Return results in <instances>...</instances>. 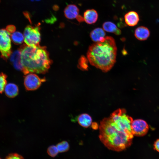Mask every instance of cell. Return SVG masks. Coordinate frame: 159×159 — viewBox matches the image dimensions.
I'll use <instances>...</instances> for the list:
<instances>
[{
  "label": "cell",
  "mask_w": 159,
  "mask_h": 159,
  "mask_svg": "<svg viewBox=\"0 0 159 159\" xmlns=\"http://www.w3.org/2000/svg\"><path fill=\"white\" fill-rule=\"evenodd\" d=\"M99 138L108 149L120 151L125 150L132 144L133 135L115 122L110 117L105 118L99 126Z\"/></svg>",
  "instance_id": "6da1fadb"
},
{
  "label": "cell",
  "mask_w": 159,
  "mask_h": 159,
  "mask_svg": "<svg viewBox=\"0 0 159 159\" xmlns=\"http://www.w3.org/2000/svg\"><path fill=\"white\" fill-rule=\"evenodd\" d=\"M117 48L114 38L106 36L89 47L87 58L90 64L103 72L110 70L116 62Z\"/></svg>",
  "instance_id": "7a4b0ae2"
},
{
  "label": "cell",
  "mask_w": 159,
  "mask_h": 159,
  "mask_svg": "<svg viewBox=\"0 0 159 159\" xmlns=\"http://www.w3.org/2000/svg\"><path fill=\"white\" fill-rule=\"evenodd\" d=\"M19 50L22 71L24 74L34 72L44 74L48 71L52 61L45 47L24 44Z\"/></svg>",
  "instance_id": "3957f363"
},
{
  "label": "cell",
  "mask_w": 159,
  "mask_h": 159,
  "mask_svg": "<svg viewBox=\"0 0 159 159\" xmlns=\"http://www.w3.org/2000/svg\"><path fill=\"white\" fill-rule=\"evenodd\" d=\"M40 30L39 25L35 26L28 25L25 27L24 36V42L27 45L32 47L39 45L41 40Z\"/></svg>",
  "instance_id": "277c9868"
},
{
  "label": "cell",
  "mask_w": 159,
  "mask_h": 159,
  "mask_svg": "<svg viewBox=\"0 0 159 159\" xmlns=\"http://www.w3.org/2000/svg\"><path fill=\"white\" fill-rule=\"evenodd\" d=\"M11 35L6 29H0V52L2 57L6 60L12 53Z\"/></svg>",
  "instance_id": "5b68a950"
},
{
  "label": "cell",
  "mask_w": 159,
  "mask_h": 159,
  "mask_svg": "<svg viewBox=\"0 0 159 159\" xmlns=\"http://www.w3.org/2000/svg\"><path fill=\"white\" fill-rule=\"evenodd\" d=\"M44 79H41L34 74L30 73L26 76L24 80L25 89L28 91H33L38 89L42 82L45 81Z\"/></svg>",
  "instance_id": "8992f818"
},
{
  "label": "cell",
  "mask_w": 159,
  "mask_h": 159,
  "mask_svg": "<svg viewBox=\"0 0 159 159\" xmlns=\"http://www.w3.org/2000/svg\"><path fill=\"white\" fill-rule=\"evenodd\" d=\"M131 128L133 135L142 136L147 133L149 129V126L145 121L139 119L132 121Z\"/></svg>",
  "instance_id": "52a82bcc"
},
{
  "label": "cell",
  "mask_w": 159,
  "mask_h": 159,
  "mask_svg": "<svg viewBox=\"0 0 159 159\" xmlns=\"http://www.w3.org/2000/svg\"><path fill=\"white\" fill-rule=\"evenodd\" d=\"M79 10L77 6L74 4L67 5L65 8L64 13L66 17L69 19H77L80 16Z\"/></svg>",
  "instance_id": "ba28073f"
},
{
  "label": "cell",
  "mask_w": 159,
  "mask_h": 159,
  "mask_svg": "<svg viewBox=\"0 0 159 159\" xmlns=\"http://www.w3.org/2000/svg\"><path fill=\"white\" fill-rule=\"evenodd\" d=\"M124 19L126 24L131 26L136 25L139 21L138 14L134 11H131L126 13L124 16Z\"/></svg>",
  "instance_id": "9c48e42d"
},
{
  "label": "cell",
  "mask_w": 159,
  "mask_h": 159,
  "mask_svg": "<svg viewBox=\"0 0 159 159\" xmlns=\"http://www.w3.org/2000/svg\"><path fill=\"white\" fill-rule=\"evenodd\" d=\"M83 19L87 24H92L95 23L98 18V14L94 9H89L86 10L84 13Z\"/></svg>",
  "instance_id": "30bf717a"
},
{
  "label": "cell",
  "mask_w": 159,
  "mask_h": 159,
  "mask_svg": "<svg viewBox=\"0 0 159 159\" xmlns=\"http://www.w3.org/2000/svg\"><path fill=\"white\" fill-rule=\"evenodd\" d=\"M134 35L139 40L144 41L146 40L150 35V32L146 27L141 26L137 27L135 30Z\"/></svg>",
  "instance_id": "8fae6325"
},
{
  "label": "cell",
  "mask_w": 159,
  "mask_h": 159,
  "mask_svg": "<svg viewBox=\"0 0 159 159\" xmlns=\"http://www.w3.org/2000/svg\"><path fill=\"white\" fill-rule=\"evenodd\" d=\"M10 56V61L15 68L17 70L22 71L23 67L21 63V52L19 49L14 52L11 54Z\"/></svg>",
  "instance_id": "7c38bea8"
},
{
  "label": "cell",
  "mask_w": 159,
  "mask_h": 159,
  "mask_svg": "<svg viewBox=\"0 0 159 159\" xmlns=\"http://www.w3.org/2000/svg\"><path fill=\"white\" fill-rule=\"evenodd\" d=\"M6 95L9 97L12 98L18 94L19 90L18 86L12 83H9L6 85L4 90Z\"/></svg>",
  "instance_id": "4fadbf2b"
},
{
  "label": "cell",
  "mask_w": 159,
  "mask_h": 159,
  "mask_svg": "<svg viewBox=\"0 0 159 159\" xmlns=\"http://www.w3.org/2000/svg\"><path fill=\"white\" fill-rule=\"evenodd\" d=\"M106 34L103 29L100 28H97L90 32V36L91 39L95 42L101 41V39L105 37Z\"/></svg>",
  "instance_id": "5bb4252c"
},
{
  "label": "cell",
  "mask_w": 159,
  "mask_h": 159,
  "mask_svg": "<svg viewBox=\"0 0 159 159\" xmlns=\"http://www.w3.org/2000/svg\"><path fill=\"white\" fill-rule=\"evenodd\" d=\"M103 29L107 32L113 33L117 35L121 34V32L116 25L113 23L107 21L104 22L102 24Z\"/></svg>",
  "instance_id": "9a60e30c"
},
{
  "label": "cell",
  "mask_w": 159,
  "mask_h": 159,
  "mask_svg": "<svg viewBox=\"0 0 159 159\" xmlns=\"http://www.w3.org/2000/svg\"><path fill=\"white\" fill-rule=\"evenodd\" d=\"M79 124L82 127L85 128L89 127L92 123V118L89 114L82 113L77 118Z\"/></svg>",
  "instance_id": "2e32d148"
},
{
  "label": "cell",
  "mask_w": 159,
  "mask_h": 159,
  "mask_svg": "<svg viewBox=\"0 0 159 159\" xmlns=\"http://www.w3.org/2000/svg\"><path fill=\"white\" fill-rule=\"evenodd\" d=\"M11 39L16 44H21L24 40V35L19 32H15L11 35Z\"/></svg>",
  "instance_id": "e0dca14e"
},
{
  "label": "cell",
  "mask_w": 159,
  "mask_h": 159,
  "mask_svg": "<svg viewBox=\"0 0 159 159\" xmlns=\"http://www.w3.org/2000/svg\"><path fill=\"white\" fill-rule=\"evenodd\" d=\"M88 61L85 56H82L79 60L78 66L79 68L82 70H87Z\"/></svg>",
  "instance_id": "ac0fdd59"
},
{
  "label": "cell",
  "mask_w": 159,
  "mask_h": 159,
  "mask_svg": "<svg viewBox=\"0 0 159 159\" xmlns=\"http://www.w3.org/2000/svg\"><path fill=\"white\" fill-rule=\"evenodd\" d=\"M56 146L59 152H64L68 150L69 145L67 142L66 141H62L57 144Z\"/></svg>",
  "instance_id": "d6986e66"
},
{
  "label": "cell",
  "mask_w": 159,
  "mask_h": 159,
  "mask_svg": "<svg viewBox=\"0 0 159 159\" xmlns=\"http://www.w3.org/2000/svg\"><path fill=\"white\" fill-rule=\"evenodd\" d=\"M7 76L3 73H0V93H2L6 85Z\"/></svg>",
  "instance_id": "ffe728a7"
},
{
  "label": "cell",
  "mask_w": 159,
  "mask_h": 159,
  "mask_svg": "<svg viewBox=\"0 0 159 159\" xmlns=\"http://www.w3.org/2000/svg\"><path fill=\"white\" fill-rule=\"evenodd\" d=\"M47 152L48 154L52 157L56 156L59 152L56 146L52 145L49 147Z\"/></svg>",
  "instance_id": "44dd1931"
},
{
  "label": "cell",
  "mask_w": 159,
  "mask_h": 159,
  "mask_svg": "<svg viewBox=\"0 0 159 159\" xmlns=\"http://www.w3.org/2000/svg\"><path fill=\"white\" fill-rule=\"evenodd\" d=\"M5 159H24L20 155L16 153H11Z\"/></svg>",
  "instance_id": "7402d4cb"
},
{
  "label": "cell",
  "mask_w": 159,
  "mask_h": 159,
  "mask_svg": "<svg viewBox=\"0 0 159 159\" xmlns=\"http://www.w3.org/2000/svg\"><path fill=\"white\" fill-rule=\"evenodd\" d=\"M6 29L10 33L12 34L15 32L16 28L14 26L9 25L6 27Z\"/></svg>",
  "instance_id": "603a6c76"
},
{
  "label": "cell",
  "mask_w": 159,
  "mask_h": 159,
  "mask_svg": "<svg viewBox=\"0 0 159 159\" xmlns=\"http://www.w3.org/2000/svg\"><path fill=\"white\" fill-rule=\"evenodd\" d=\"M153 146L154 149L159 152V139L157 140L155 142Z\"/></svg>",
  "instance_id": "cb8c5ba5"
},
{
  "label": "cell",
  "mask_w": 159,
  "mask_h": 159,
  "mask_svg": "<svg viewBox=\"0 0 159 159\" xmlns=\"http://www.w3.org/2000/svg\"><path fill=\"white\" fill-rule=\"evenodd\" d=\"M92 127L94 129H97L98 127L97 124L96 122H93L92 124Z\"/></svg>",
  "instance_id": "d4e9b609"
},
{
  "label": "cell",
  "mask_w": 159,
  "mask_h": 159,
  "mask_svg": "<svg viewBox=\"0 0 159 159\" xmlns=\"http://www.w3.org/2000/svg\"><path fill=\"white\" fill-rule=\"evenodd\" d=\"M1 0H0V3H1Z\"/></svg>",
  "instance_id": "484cf974"
},
{
  "label": "cell",
  "mask_w": 159,
  "mask_h": 159,
  "mask_svg": "<svg viewBox=\"0 0 159 159\" xmlns=\"http://www.w3.org/2000/svg\"><path fill=\"white\" fill-rule=\"evenodd\" d=\"M0 159H1L0 158Z\"/></svg>",
  "instance_id": "4316f807"
}]
</instances>
